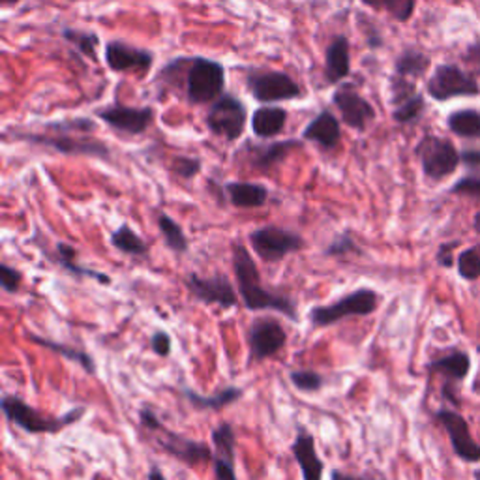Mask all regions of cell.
I'll use <instances>...</instances> for the list:
<instances>
[{
  "mask_svg": "<svg viewBox=\"0 0 480 480\" xmlns=\"http://www.w3.org/2000/svg\"><path fill=\"white\" fill-rule=\"evenodd\" d=\"M450 194L480 199V176H465L450 188Z\"/></svg>",
  "mask_w": 480,
  "mask_h": 480,
  "instance_id": "cell-42",
  "label": "cell"
},
{
  "mask_svg": "<svg viewBox=\"0 0 480 480\" xmlns=\"http://www.w3.org/2000/svg\"><path fill=\"white\" fill-rule=\"evenodd\" d=\"M224 194L236 208H259L268 201V188L259 183H245V180H231L224 185Z\"/></svg>",
  "mask_w": 480,
  "mask_h": 480,
  "instance_id": "cell-24",
  "label": "cell"
},
{
  "mask_svg": "<svg viewBox=\"0 0 480 480\" xmlns=\"http://www.w3.org/2000/svg\"><path fill=\"white\" fill-rule=\"evenodd\" d=\"M428 370L432 374H441L446 379V385L450 383H460L467 377L471 370V358L465 351L455 349L448 355H443L428 365Z\"/></svg>",
  "mask_w": 480,
  "mask_h": 480,
  "instance_id": "cell-25",
  "label": "cell"
},
{
  "mask_svg": "<svg viewBox=\"0 0 480 480\" xmlns=\"http://www.w3.org/2000/svg\"><path fill=\"white\" fill-rule=\"evenodd\" d=\"M379 303H381V295L375 289L358 287V289L351 291L349 295L335 300V303L314 306L308 312V319L314 326L323 328V326L336 325L347 317L372 315V314H375Z\"/></svg>",
  "mask_w": 480,
  "mask_h": 480,
  "instance_id": "cell-5",
  "label": "cell"
},
{
  "mask_svg": "<svg viewBox=\"0 0 480 480\" xmlns=\"http://www.w3.org/2000/svg\"><path fill=\"white\" fill-rule=\"evenodd\" d=\"M351 75V44L344 35L335 36L325 49V81L340 85Z\"/></svg>",
  "mask_w": 480,
  "mask_h": 480,
  "instance_id": "cell-21",
  "label": "cell"
},
{
  "mask_svg": "<svg viewBox=\"0 0 480 480\" xmlns=\"http://www.w3.org/2000/svg\"><path fill=\"white\" fill-rule=\"evenodd\" d=\"M26 340L36 344V345H40V347H45V349L60 355V356H65L66 360H70V363L79 365L86 374L96 375V363H95V358L90 356L88 353H85L83 349H77V347H72V345H66V344L53 342V340L44 338V336H38L35 333H28L26 335Z\"/></svg>",
  "mask_w": 480,
  "mask_h": 480,
  "instance_id": "cell-28",
  "label": "cell"
},
{
  "mask_svg": "<svg viewBox=\"0 0 480 480\" xmlns=\"http://www.w3.org/2000/svg\"><path fill=\"white\" fill-rule=\"evenodd\" d=\"M148 480H167V478L162 473V469L156 464H153V465H150V469H148Z\"/></svg>",
  "mask_w": 480,
  "mask_h": 480,
  "instance_id": "cell-49",
  "label": "cell"
},
{
  "mask_svg": "<svg viewBox=\"0 0 480 480\" xmlns=\"http://www.w3.org/2000/svg\"><path fill=\"white\" fill-rule=\"evenodd\" d=\"M475 480H480V469L475 471Z\"/></svg>",
  "mask_w": 480,
  "mask_h": 480,
  "instance_id": "cell-52",
  "label": "cell"
},
{
  "mask_svg": "<svg viewBox=\"0 0 480 480\" xmlns=\"http://www.w3.org/2000/svg\"><path fill=\"white\" fill-rule=\"evenodd\" d=\"M248 238L255 255L266 263H278L305 246L303 236L280 225L257 227Z\"/></svg>",
  "mask_w": 480,
  "mask_h": 480,
  "instance_id": "cell-8",
  "label": "cell"
},
{
  "mask_svg": "<svg viewBox=\"0 0 480 480\" xmlns=\"http://www.w3.org/2000/svg\"><path fill=\"white\" fill-rule=\"evenodd\" d=\"M109 243L113 248H116L118 252H123L126 255H134V257L148 255V245L128 224L116 227L109 236Z\"/></svg>",
  "mask_w": 480,
  "mask_h": 480,
  "instance_id": "cell-29",
  "label": "cell"
},
{
  "mask_svg": "<svg viewBox=\"0 0 480 480\" xmlns=\"http://www.w3.org/2000/svg\"><path fill=\"white\" fill-rule=\"evenodd\" d=\"M250 96L263 104L273 105L280 102H291L305 96V88L289 74L276 70H250L245 77Z\"/></svg>",
  "mask_w": 480,
  "mask_h": 480,
  "instance_id": "cell-6",
  "label": "cell"
},
{
  "mask_svg": "<svg viewBox=\"0 0 480 480\" xmlns=\"http://www.w3.org/2000/svg\"><path fill=\"white\" fill-rule=\"evenodd\" d=\"M248 344L252 358L255 363H263V360L275 356L285 347L287 333L276 317H255L248 330Z\"/></svg>",
  "mask_w": 480,
  "mask_h": 480,
  "instance_id": "cell-13",
  "label": "cell"
},
{
  "mask_svg": "<svg viewBox=\"0 0 480 480\" xmlns=\"http://www.w3.org/2000/svg\"><path fill=\"white\" fill-rule=\"evenodd\" d=\"M63 38L83 56H86L93 63H98V47H100V36L93 30H81L66 26L63 28Z\"/></svg>",
  "mask_w": 480,
  "mask_h": 480,
  "instance_id": "cell-31",
  "label": "cell"
},
{
  "mask_svg": "<svg viewBox=\"0 0 480 480\" xmlns=\"http://www.w3.org/2000/svg\"><path fill=\"white\" fill-rule=\"evenodd\" d=\"M473 227H475L476 233H480V213L475 215V218H473Z\"/></svg>",
  "mask_w": 480,
  "mask_h": 480,
  "instance_id": "cell-51",
  "label": "cell"
},
{
  "mask_svg": "<svg viewBox=\"0 0 480 480\" xmlns=\"http://www.w3.org/2000/svg\"><path fill=\"white\" fill-rule=\"evenodd\" d=\"M416 156L423 165V171L432 180H443L453 175L462 156L458 155L456 146L445 137L425 135L416 145Z\"/></svg>",
  "mask_w": 480,
  "mask_h": 480,
  "instance_id": "cell-9",
  "label": "cell"
},
{
  "mask_svg": "<svg viewBox=\"0 0 480 480\" xmlns=\"http://www.w3.org/2000/svg\"><path fill=\"white\" fill-rule=\"evenodd\" d=\"M23 284V273L8 263L0 265V285L6 293H17Z\"/></svg>",
  "mask_w": 480,
  "mask_h": 480,
  "instance_id": "cell-41",
  "label": "cell"
},
{
  "mask_svg": "<svg viewBox=\"0 0 480 480\" xmlns=\"http://www.w3.org/2000/svg\"><path fill=\"white\" fill-rule=\"evenodd\" d=\"M305 143L300 139H284V141H270L263 145H254L248 141L243 148V156L255 171L266 173L278 164H282L295 150H303Z\"/></svg>",
  "mask_w": 480,
  "mask_h": 480,
  "instance_id": "cell-17",
  "label": "cell"
},
{
  "mask_svg": "<svg viewBox=\"0 0 480 480\" xmlns=\"http://www.w3.org/2000/svg\"><path fill=\"white\" fill-rule=\"evenodd\" d=\"M156 83L164 93H183L190 105H206L224 95L225 66L206 56H175L160 68Z\"/></svg>",
  "mask_w": 480,
  "mask_h": 480,
  "instance_id": "cell-1",
  "label": "cell"
},
{
  "mask_svg": "<svg viewBox=\"0 0 480 480\" xmlns=\"http://www.w3.org/2000/svg\"><path fill=\"white\" fill-rule=\"evenodd\" d=\"M162 434L164 437L158 439V445L175 460L185 462L186 465H201L215 460V448H210L208 445L190 439L186 435L169 432L165 428L162 430Z\"/></svg>",
  "mask_w": 480,
  "mask_h": 480,
  "instance_id": "cell-18",
  "label": "cell"
},
{
  "mask_svg": "<svg viewBox=\"0 0 480 480\" xmlns=\"http://www.w3.org/2000/svg\"><path fill=\"white\" fill-rule=\"evenodd\" d=\"M222 3H224V0H222Z\"/></svg>",
  "mask_w": 480,
  "mask_h": 480,
  "instance_id": "cell-53",
  "label": "cell"
},
{
  "mask_svg": "<svg viewBox=\"0 0 480 480\" xmlns=\"http://www.w3.org/2000/svg\"><path fill=\"white\" fill-rule=\"evenodd\" d=\"M215 448V476L216 480H238L236 478V434L229 423L218 425L213 434Z\"/></svg>",
  "mask_w": 480,
  "mask_h": 480,
  "instance_id": "cell-19",
  "label": "cell"
},
{
  "mask_svg": "<svg viewBox=\"0 0 480 480\" xmlns=\"http://www.w3.org/2000/svg\"><path fill=\"white\" fill-rule=\"evenodd\" d=\"M139 423L146 430H155V432H162L164 430V425H162V420L158 418V415L153 409H148V407H143L139 411Z\"/></svg>",
  "mask_w": 480,
  "mask_h": 480,
  "instance_id": "cell-45",
  "label": "cell"
},
{
  "mask_svg": "<svg viewBox=\"0 0 480 480\" xmlns=\"http://www.w3.org/2000/svg\"><path fill=\"white\" fill-rule=\"evenodd\" d=\"M289 379L300 393H317L325 385V377L315 370H293Z\"/></svg>",
  "mask_w": 480,
  "mask_h": 480,
  "instance_id": "cell-38",
  "label": "cell"
},
{
  "mask_svg": "<svg viewBox=\"0 0 480 480\" xmlns=\"http://www.w3.org/2000/svg\"><path fill=\"white\" fill-rule=\"evenodd\" d=\"M0 407H3V413L10 425L33 435L60 434L63 430L79 423V420L86 415L85 407H74L63 416L42 415L38 409L30 407L26 402H23L15 395H5L3 402H0Z\"/></svg>",
  "mask_w": 480,
  "mask_h": 480,
  "instance_id": "cell-3",
  "label": "cell"
},
{
  "mask_svg": "<svg viewBox=\"0 0 480 480\" xmlns=\"http://www.w3.org/2000/svg\"><path fill=\"white\" fill-rule=\"evenodd\" d=\"M428 95L437 102H446L458 96H476L478 83L475 77L462 72L458 66L441 65L428 79Z\"/></svg>",
  "mask_w": 480,
  "mask_h": 480,
  "instance_id": "cell-14",
  "label": "cell"
},
{
  "mask_svg": "<svg viewBox=\"0 0 480 480\" xmlns=\"http://www.w3.org/2000/svg\"><path fill=\"white\" fill-rule=\"evenodd\" d=\"M430 68V56L415 47H405L395 60V74L404 77H420Z\"/></svg>",
  "mask_w": 480,
  "mask_h": 480,
  "instance_id": "cell-30",
  "label": "cell"
},
{
  "mask_svg": "<svg viewBox=\"0 0 480 480\" xmlns=\"http://www.w3.org/2000/svg\"><path fill=\"white\" fill-rule=\"evenodd\" d=\"M458 273L464 280L475 282L480 278V246H471L464 250L456 259Z\"/></svg>",
  "mask_w": 480,
  "mask_h": 480,
  "instance_id": "cell-37",
  "label": "cell"
},
{
  "mask_svg": "<svg viewBox=\"0 0 480 480\" xmlns=\"http://www.w3.org/2000/svg\"><path fill=\"white\" fill-rule=\"evenodd\" d=\"M169 169L183 180H192L195 178L201 169H203V162L199 158H194V156H175L171 160V165Z\"/></svg>",
  "mask_w": 480,
  "mask_h": 480,
  "instance_id": "cell-39",
  "label": "cell"
},
{
  "mask_svg": "<svg viewBox=\"0 0 480 480\" xmlns=\"http://www.w3.org/2000/svg\"><path fill=\"white\" fill-rule=\"evenodd\" d=\"M158 229L164 236V243L169 250H173L175 254H186L190 248L188 243V236L185 235V229L180 227V224L171 218L169 215H160L158 216Z\"/></svg>",
  "mask_w": 480,
  "mask_h": 480,
  "instance_id": "cell-32",
  "label": "cell"
},
{
  "mask_svg": "<svg viewBox=\"0 0 480 480\" xmlns=\"http://www.w3.org/2000/svg\"><path fill=\"white\" fill-rule=\"evenodd\" d=\"M333 105L338 109L342 123L351 130L365 132L375 120L374 105L351 83H344L335 90Z\"/></svg>",
  "mask_w": 480,
  "mask_h": 480,
  "instance_id": "cell-12",
  "label": "cell"
},
{
  "mask_svg": "<svg viewBox=\"0 0 480 480\" xmlns=\"http://www.w3.org/2000/svg\"><path fill=\"white\" fill-rule=\"evenodd\" d=\"M186 289L190 295L203 305H218L224 310H229L236 306L238 296L231 284V280L225 275H215V276H201L197 273H190L185 280Z\"/></svg>",
  "mask_w": 480,
  "mask_h": 480,
  "instance_id": "cell-15",
  "label": "cell"
},
{
  "mask_svg": "<svg viewBox=\"0 0 480 480\" xmlns=\"http://www.w3.org/2000/svg\"><path fill=\"white\" fill-rule=\"evenodd\" d=\"M21 3V0H0V6L3 8H14Z\"/></svg>",
  "mask_w": 480,
  "mask_h": 480,
  "instance_id": "cell-50",
  "label": "cell"
},
{
  "mask_svg": "<svg viewBox=\"0 0 480 480\" xmlns=\"http://www.w3.org/2000/svg\"><path fill=\"white\" fill-rule=\"evenodd\" d=\"M96 116L102 123L118 135H143L155 125L156 111L155 107H130L125 104L113 102L111 105L98 109Z\"/></svg>",
  "mask_w": 480,
  "mask_h": 480,
  "instance_id": "cell-10",
  "label": "cell"
},
{
  "mask_svg": "<svg viewBox=\"0 0 480 480\" xmlns=\"http://www.w3.org/2000/svg\"><path fill=\"white\" fill-rule=\"evenodd\" d=\"M353 252H358L356 248V243L353 240V236L349 233H340L333 243H330L325 250V255H330V257H342V255H347V254H353Z\"/></svg>",
  "mask_w": 480,
  "mask_h": 480,
  "instance_id": "cell-40",
  "label": "cell"
},
{
  "mask_svg": "<svg viewBox=\"0 0 480 480\" xmlns=\"http://www.w3.org/2000/svg\"><path fill=\"white\" fill-rule=\"evenodd\" d=\"M55 252H56V265L63 266V270H66L68 275H72L75 278H90V280H95L102 285H111L113 280L109 275H104V273H100V270H95V268L83 266L77 261V250L72 245L56 243Z\"/></svg>",
  "mask_w": 480,
  "mask_h": 480,
  "instance_id": "cell-26",
  "label": "cell"
},
{
  "mask_svg": "<svg viewBox=\"0 0 480 480\" xmlns=\"http://www.w3.org/2000/svg\"><path fill=\"white\" fill-rule=\"evenodd\" d=\"M287 111L280 105H261L252 113V132L255 137L268 141L285 130Z\"/></svg>",
  "mask_w": 480,
  "mask_h": 480,
  "instance_id": "cell-23",
  "label": "cell"
},
{
  "mask_svg": "<svg viewBox=\"0 0 480 480\" xmlns=\"http://www.w3.org/2000/svg\"><path fill=\"white\" fill-rule=\"evenodd\" d=\"M462 160L467 165H480V153H478V150H467V153H464Z\"/></svg>",
  "mask_w": 480,
  "mask_h": 480,
  "instance_id": "cell-48",
  "label": "cell"
},
{
  "mask_svg": "<svg viewBox=\"0 0 480 480\" xmlns=\"http://www.w3.org/2000/svg\"><path fill=\"white\" fill-rule=\"evenodd\" d=\"M291 453H293L305 480H323L325 464L317 455L314 435L305 426H298L296 435H295L293 445H291Z\"/></svg>",
  "mask_w": 480,
  "mask_h": 480,
  "instance_id": "cell-20",
  "label": "cell"
},
{
  "mask_svg": "<svg viewBox=\"0 0 480 480\" xmlns=\"http://www.w3.org/2000/svg\"><path fill=\"white\" fill-rule=\"evenodd\" d=\"M303 139L319 145L323 150L336 148L342 141L340 120L335 116V113H330V109H323L310 120L303 132Z\"/></svg>",
  "mask_w": 480,
  "mask_h": 480,
  "instance_id": "cell-22",
  "label": "cell"
},
{
  "mask_svg": "<svg viewBox=\"0 0 480 480\" xmlns=\"http://www.w3.org/2000/svg\"><path fill=\"white\" fill-rule=\"evenodd\" d=\"M183 395L199 411H222L227 405H233L240 398H243L245 390L238 388V386H225L224 390H220V393H216V395L205 396V395L195 393V390H192V388H183Z\"/></svg>",
  "mask_w": 480,
  "mask_h": 480,
  "instance_id": "cell-27",
  "label": "cell"
},
{
  "mask_svg": "<svg viewBox=\"0 0 480 480\" xmlns=\"http://www.w3.org/2000/svg\"><path fill=\"white\" fill-rule=\"evenodd\" d=\"M448 128L460 137L480 139V111L462 109L448 116Z\"/></svg>",
  "mask_w": 480,
  "mask_h": 480,
  "instance_id": "cell-33",
  "label": "cell"
},
{
  "mask_svg": "<svg viewBox=\"0 0 480 480\" xmlns=\"http://www.w3.org/2000/svg\"><path fill=\"white\" fill-rule=\"evenodd\" d=\"M12 139L23 141L33 146L51 148L65 156H86L98 158L104 162L113 160V150L107 143L93 135H75V134H55V132H14Z\"/></svg>",
  "mask_w": 480,
  "mask_h": 480,
  "instance_id": "cell-4",
  "label": "cell"
},
{
  "mask_svg": "<svg viewBox=\"0 0 480 480\" xmlns=\"http://www.w3.org/2000/svg\"><path fill=\"white\" fill-rule=\"evenodd\" d=\"M105 65L115 74H137L139 77L148 75L155 65V53L132 45L123 40H109L105 44Z\"/></svg>",
  "mask_w": 480,
  "mask_h": 480,
  "instance_id": "cell-11",
  "label": "cell"
},
{
  "mask_svg": "<svg viewBox=\"0 0 480 480\" xmlns=\"http://www.w3.org/2000/svg\"><path fill=\"white\" fill-rule=\"evenodd\" d=\"M437 423L445 428L450 445H453L455 455L464 462H480V445L473 439L467 420L453 409H437L435 411Z\"/></svg>",
  "mask_w": 480,
  "mask_h": 480,
  "instance_id": "cell-16",
  "label": "cell"
},
{
  "mask_svg": "<svg viewBox=\"0 0 480 480\" xmlns=\"http://www.w3.org/2000/svg\"><path fill=\"white\" fill-rule=\"evenodd\" d=\"M363 5L375 12H386L400 23L409 21L415 12V0H363Z\"/></svg>",
  "mask_w": 480,
  "mask_h": 480,
  "instance_id": "cell-35",
  "label": "cell"
},
{
  "mask_svg": "<svg viewBox=\"0 0 480 480\" xmlns=\"http://www.w3.org/2000/svg\"><path fill=\"white\" fill-rule=\"evenodd\" d=\"M248 123V107L246 104L236 98L235 95L224 93L218 100L213 102L210 105L206 116H205V125L208 132L224 137L229 143L238 141L243 137Z\"/></svg>",
  "mask_w": 480,
  "mask_h": 480,
  "instance_id": "cell-7",
  "label": "cell"
},
{
  "mask_svg": "<svg viewBox=\"0 0 480 480\" xmlns=\"http://www.w3.org/2000/svg\"><path fill=\"white\" fill-rule=\"evenodd\" d=\"M330 480H381V478H372V476H353L349 473H344L340 469L330 471Z\"/></svg>",
  "mask_w": 480,
  "mask_h": 480,
  "instance_id": "cell-47",
  "label": "cell"
},
{
  "mask_svg": "<svg viewBox=\"0 0 480 480\" xmlns=\"http://www.w3.org/2000/svg\"><path fill=\"white\" fill-rule=\"evenodd\" d=\"M465 60H467V63H469L471 66H475L476 70H480V44H475V45H471V47L467 49V53H465Z\"/></svg>",
  "mask_w": 480,
  "mask_h": 480,
  "instance_id": "cell-46",
  "label": "cell"
},
{
  "mask_svg": "<svg viewBox=\"0 0 480 480\" xmlns=\"http://www.w3.org/2000/svg\"><path fill=\"white\" fill-rule=\"evenodd\" d=\"M45 132L55 134H75V135H90L98 130L96 120L88 116H75V118H63V120H53L44 126Z\"/></svg>",
  "mask_w": 480,
  "mask_h": 480,
  "instance_id": "cell-34",
  "label": "cell"
},
{
  "mask_svg": "<svg viewBox=\"0 0 480 480\" xmlns=\"http://www.w3.org/2000/svg\"><path fill=\"white\" fill-rule=\"evenodd\" d=\"M458 246H460L458 240H455V243H443V245L439 246V250H437V255H435L437 263H439L441 266H445V268H453L455 263H456L455 248H458Z\"/></svg>",
  "mask_w": 480,
  "mask_h": 480,
  "instance_id": "cell-44",
  "label": "cell"
},
{
  "mask_svg": "<svg viewBox=\"0 0 480 480\" xmlns=\"http://www.w3.org/2000/svg\"><path fill=\"white\" fill-rule=\"evenodd\" d=\"M233 270L238 293L243 296V303L250 312L270 310L289 317L291 321L298 319L295 298L285 293L263 287L257 263L245 245H233Z\"/></svg>",
  "mask_w": 480,
  "mask_h": 480,
  "instance_id": "cell-2",
  "label": "cell"
},
{
  "mask_svg": "<svg viewBox=\"0 0 480 480\" xmlns=\"http://www.w3.org/2000/svg\"><path fill=\"white\" fill-rule=\"evenodd\" d=\"M425 107H426V104H425L423 95L416 93L413 98H409L404 104L395 107V111H393L395 123H398V125H413V123H416V120L420 118V115L425 113Z\"/></svg>",
  "mask_w": 480,
  "mask_h": 480,
  "instance_id": "cell-36",
  "label": "cell"
},
{
  "mask_svg": "<svg viewBox=\"0 0 480 480\" xmlns=\"http://www.w3.org/2000/svg\"><path fill=\"white\" fill-rule=\"evenodd\" d=\"M150 349L164 358L171 355L173 342H171V336L165 333V330H156V333L150 336Z\"/></svg>",
  "mask_w": 480,
  "mask_h": 480,
  "instance_id": "cell-43",
  "label": "cell"
}]
</instances>
